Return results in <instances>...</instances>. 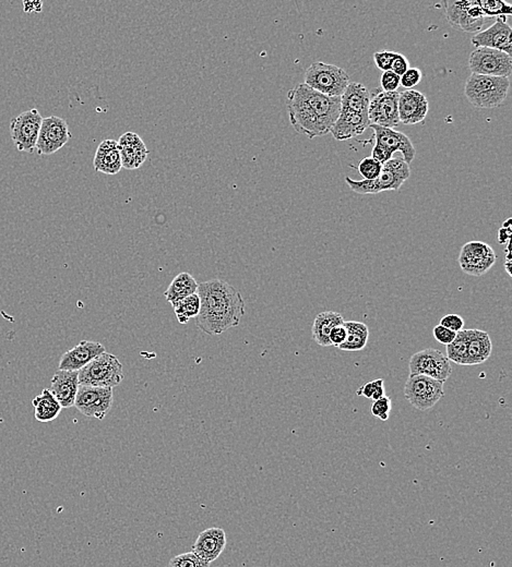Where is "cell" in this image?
Wrapping results in <instances>:
<instances>
[{
  "label": "cell",
  "mask_w": 512,
  "mask_h": 567,
  "mask_svg": "<svg viewBox=\"0 0 512 567\" xmlns=\"http://www.w3.org/2000/svg\"><path fill=\"white\" fill-rule=\"evenodd\" d=\"M70 139L72 133L65 119L57 116L43 118L36 142V152L38 155H52L62 149Z\"/></svg>",
  "instance_id": "obj_14"
},
{
  "label": "cell",
  "mask_w": 512,
  "mask_h": 567,
  "mask_svg": "<svg viewBox=\"0 0 512 567\" xmlns=\"http://www.w3.org/2000/svg\"><path fill=\"white\" fill-rule=\"evenodd\" d=\"M95 172L105 175H116L121 172V159L118 145L115 140H104L99 145L93 162Z\"/></svg>",
  "instance_id": "obj_24"
},
{
  "label": "cell",
  "mask_w": 512,
  "mask_h": 567,
  "mask_svg": "<svg viewBox=\"0 0 512 567\" xmlns=\"http://www.w3.org/2000/svg\"><path fill=\"white\" fill-rule=\"evenodd\" d=\"M119 154H121V166L125 169H137L143 166L149 155L145 142L143 141L137 133H123L118 141Z\"/></svg>",
  "instance_id": "obj_20"
},
{
  "label": "cell",
  "mask_w": 512,
  "mask_h": 567,
  "mask_svg": "<svg viewBox=\"0 0 512 567\" xmlns=\"http://www.w3.org/2000/svg\"><path fill=\"white\" fill-rule=\"evenodd\" d=\"M78 372L58 370L50 381V391L62 408L74 406L79 388Z\"/></svg>",
  "instance_id": "obj_23"
},
{
  "label": "cell",
  "mask_w": 512,
  "mask_h": 567,
  "mask_svg": "<svg viewBox=\"0 0 512 567\" xmlns=\"http://www.w3.org/2000/svg\"><path fill=\"white\" fill-rule=\"evenodd\" d=\"M198 285L195 277L191 276L189 273L183 272L175 276V279L169 284V288L166 289L164 296L166 301L171 303L172 307H175L176 303L185 299L188 296L194 295L197 293Z\"/></svg>",
  "instance_id": "obj_28"
},
{
  "label": "cell",
  "mask_w": 512,
  "mask_h": 567,
  "mask_svg": "<svg viewBox=\"0 0 512 567\" xmlns=\"http://www.w3.org/2000/svg\"><path fill=\"white\" fill-rule=\"evenodd\" d=\"M347 327L344 326V323L340 324V325L335 326L330 332V343H331L332 346H335V348H339L347 339Z\"/></svg>",
  "instance_id": "obj_43"
},
{
  "label": "cell",
  "mask_w": 512,
  "mask_h": 567,
  "mask_svg": "<svg viewBox=\"0 0 512 567\" xmlns=\"http://www.w3.org/2000/svg\"><path fill=\"white\" fill-rule=\"evenodd\" d=\"M469 330L458 332L452 343L447 346V359L460 366H467Z\"/></svg>",
  "instance_id": "obj_31"
},
{
  "label": "cell",
  "mask_w": 512,
  "mask_h": 567,
  "mask_svg": "<svg viewBox=\"0 0 512 567\" xmlns=\"http://www.w3.org/2000/svg\"><path fill=\"white\" fill-rule=\"evenodd\" d=\"M34 417L40 422H50L60 416L62 407L55 398L50 388H44L38 396L33 398Z\"/></svg>",
  "instance_id": "obj_29"
},
{
  "label": "cell",
  "mask_w": 512,
  "mask_h": 567,
  "mask_svg": "<svg viewBox=\"0 0 512 567\" xmlns=\"http://www.w3.org/2000/svg\"><path fill=\"white\" fill-rule=\"evenodd\" d=\"M176 318L181 324H187L190 320L197 318L200 312V298L198 293L188 296L174 307Z\"/></svg>",
  "instance_id": "obj_32"
},
{
  "label": "cell",
  "mask_w": 512,
  "mask_h": 567,
  "mask_svg": "<svg viewBox=\"0 0 512 567\" xmlns=\"http://www.w3.org/2000/svg\"><path fill=\"white\" fill-rule=\"evenodd\" d=\"M496 260L491 246L482 241H469L461 249L459 264L465 274L482 276L495 265Z\"/></svg>",
  "instance_id": "obj_13"
},
{
  "label": "cell",
  "mask_w": 512,
  "mask_h": 567,
  "mask_svg": "<svg viewBox=\"0 0 512 567\" xmlns=\"http://www.w3.org/2000/svg\"><path fill=\"white\" fill-rule=\"evenodd\" d=\"M392 155H394V154H392L389 150L386 149V147L375 143V147L372 149V156H370V157H372V159H376V161L379 162L380 164L384 165V163H386V162L392 159Z\"/></svg>",
  "instance_id": "obj_44"
},
{
  "label": "cell",
  "mask_w": 512,
  "mask_h": 567,
  "mask_svg": "<svg viewBox=\"0 0 512 567\" xmlns=\"http://www.w3.org/2000/svg\"><path fill=\"white\" fill-rule=\"evenodd\" d=\"M411 168L404 159H391L382 165V173L374 180H353L345 178L352 191L358 194H377L384 191H399L410 178Z\"/></svg>",
  "instance_id": "obj_3"
},
{
  "label": "cell",
  "mask_w": 512,
  "mask_h": 567,
  "mask_svg": "<svg viewBox=\"0 0 512 567\" xmlns=\"http://www.w3.org/2000/svg\"><path fill=\"white\" fill-rule=\"evenodd\" d=\"M408 69V60H406V57L404 56V55L398 54V52H396V58H394V62H392V72L396 74V76L401 77L406 74Z\"/></svg>",
  "instance_id": "obj_45"
},
{
  "label": "cell",
  "mask_w": 512,
  "mask_h": 567,
  "mask_svg": "<svg viewBox=\"0 0 512 567\" xmlns=\"http://www.w3.org/2000/svg\"><path fill=\"white\" fill-rule=\"evenodd\" d=\"M369 125L367 113L341 111L330 133L338 141H345L363 135Z\"/></svg>",
  "instance_id": "obj_22"
},
{
  "label": "cell",
  "mask_w": 512,
  "mask_h": 567,
  "mask_svg": "<svg viewBox=\"0 0 512 567\" xmlns=\"http://www.w3.org/2000/svg\"><path fill=\"white\" fill-rule=\"evenodd\" d=\"M343 317L335 311H323L316 317L311 327V336L316 343L323 347L332 346L330 343L329 335L331 330L335 326L344 323Z\"/></svg>",
  "instance_id": "obj_27"
},
{
  "label": "cell",
  "mask_w": 512,
  "mask_h": 567,
  "mask_svg": "<svg viewBox=\"0 0 512 567\" xmlns=\"http://www.w3.org/2000/svg\"><path fill=\"white\" fill-rule=\"evenodd\" d=\"M344 326L347 327V339L338 349L344 350V352L363 350L367 345L368 337H369L368 326L363 322L357 321L344 322Z\"/></svg>",
  "instance_id": "obj_30"
},
{
  "label": "cell",
  "mask_w": 512,
  "mask_h": 567,
  "mask_svg": "<svg viewBox=\"0 0 512 567\" xmlns=\"http://www.w3.org/2000/svg\"><path fill=\"white\" fill-rule=\"evenodd\" d=\"M226 534L224 529L218 527L208 528L200 532L192 552L206 562L212 563L223 553L226 546Z\"/></svg>",
  "instance_id": "obj_21"
},
{
  "label": "cell",
  "mask_w": 512,
  "mask_h": 567,
  "mask_svg": "<svg viewBox=\"0 0 512 567\" xmlns=\"http://www.w3.org/2000/svg\"><path fill=\"white\" fill-rule=\"evenodd\" d=\"M113 403V388L79 386L74 406L88 418L103 420L112 409Z\"/></svg>",
  "instance_id": "obj_10"
},
{
  "label": "cell",
  "mask_w": 512,
  "mask_h": 567,
  "mask_svg": "<svg viewBox=\"0 0 512 567\" xmlns=\"http://www.w3.org/2000/svg\"><path fill=\"white\" fill-rule=\"evenodd\" d=\"M396 52H390V50H382V52H376L374 54V60H375L376 66L380 70L389 71L391 70L392 62L396 58Z\"/></svg>",
  "instance_id": "obj_40"
},
{
  "label": "cell",
  "mask_w": 512,
  "mask_h": 567,
  "mask_svg": "<svg viewBox=\"0 0 512 567\" xmlns=\"http://www.w3.org/2000/svg\"><path fill=\"white\" fill-rule=\"evenodd\" d=\"M399 92L386 93L377 91L370 95L368 119L370 125L394 129L400 123L399 118Z\"/></svg>",
  "instance_id": "obj_15"
},
{
  "label": "cell",
  "mask_w": 512,
  "mask_h": 567,
  "mask_svg": "<svg viewBox=\"0 0 512 567\" xmlns=\"http://www.w3.org/2000/svg\"><path fill=\"white\" fill-rule=\"evenodd\" d=\"M410 376L423 374L434 380L446 382L451 376L452 368L446 354L433 348L421 350L410 359Z\"/></svg>",
  "instance_id": "obj_12"
},
{
  "label": "cell",
  "mask_w": 512,
  "mask_h": 567,
  "mask_svg": "<svg viewBox=\"0 0 512 567\" xmlns=\"http://www.w3.org/2000/svg\"><path fill=\"white\" fill-rule=\"evenodd\" d=\"M439 325L444 326L446 329L458 333V332L462 331L463 327H464V320L458 315H447L441 318Z\"/></svg>",
  "instance_id": "obj_41"
},
{
  "label": "cell",
  "mask_w": 512,
  "mask_h": 567,
  "mask_svg": "<svg viewBox=\"0 0 512 567\" xmlns=\"http://www.w3.org/2000/svg\"><path fill=\"white\" fill-rule=\"evenodd\" d=\"M384 393H386V390H384V381L382 378H377V380L365 383L356 391L357 396H364L366 398L374 400H379L382 397L386 396Z\"/></svg>",
  "instance_id": "obj_35"
},
{
  "label": "cell",
  "mask_w": 512,
  "mask_h": 567,
  "mask_svg": "<svg viewBox=\"0 0 512 567\" xmlns=\"http://www.w3.org/2000/svg\"><path fill=\"white\" fill-rule=\"evenodd\" d=\"M105 352L106 350L102 344L92 340H82L80 344L62 354L58 368L62 371H80L83 366H86L89 362Z\"/></svg>",
  "instance_id": "obj_18"
},
{
  "label": "cell",
  "mask_w": 512,
  "mask_h": 567,
  "mask_svg": "<svg viewBox=\"0 0 512 567\" xmlns=\"http://www.w3.org/2000/svg\"><path fill=\"white\" fill-rule=\"evenodd\" d=\"M380 85L384 92H396L400 86V77L396 76L391 70L384 71L380 76Z\"/></svg>",
  "instance_id": "obj_39"
},
{
  "label": "cell",
  "mask_w": 512,
  "mask_h": 567,
  "mask_svg": "<svg viewBox=\"0 0 512 567\" xmlns=\"http://www.w3.org/2000/svg\"><path fill=\"white\" fill-rule=\"evenodd\" d=\"M43 117L36 108L29 109L10 121V135L18 151L33 153Z\"/></svg>",
  "instance_id": "obj_11"
},
{
  "label": "cell",
  "mask_w": 512,
  "mask_h": 567,
  "mask_svg": "<svg viewBox=\"0 0 512 567\" xmlns=\"http://www.w3.org/2000/svg\"><path fill=\"white\" fill-rule=\"evenodd\" d=\"M493 344L489 333L481 330H469L467 366L484 364L491 357Z\"/></svg>",
  "instance_id": "obj_25"
},
{
  "label": "cell",
  "mask_w": 512,
  "mask_h": 567,
  "mask_svg": "<svg viewBox=\"0 0 512 567\" xmlns=\"http://www.w3.org/2000/svg\"><path fill=\"white\" fill-rule=\"evenodd\" d=\"M304 83L321 94L341 97L351 81L344 69L335 64L316 62L307 68Z\"/></svg>",
  "instance_id": "obj_6"
},
{
  "label": "cell",
  "mask_w": 512,
  "mask_h": 567,
  "mask_svg": "<svg viewBox=\"0 0 512 567\" xmlns=\"http://www.w3.org/2000/svg\"><path fill=\"white\" fill-rule=\"evenodd\" d=\"M382 169V164L372 157H364L358 164V172L363 176L365 180H374L380 175Z\"/></svg>",
  "instance_id": "obj_36"
},
{
  "label": "cell",
  "mask_w": 512,
  "mask_h": 567,
  "mask_svg": "<svg viewBox=\"0 0 512 567\" xmlns=\"http://www.w3.org/2000/svg\"><path fill=\"white\" fill-rule=\"evenodd\" d=\"M80 386L114 388L123 380V364L118 358L103 352L78 371Z\"/></svg>",
  "instance_id": "obj_5"
},
{
  "label": "cell",
  "mask_w": 512,
  "mask_h": 567,
  "mask_svg": "<svg viewBox=\"0 0 512 567\" xmlns=\"http://www.w3.org/2000/svg\"><path fill=\"white\" fill-rule=\"evenodd\" d=\"M509 88V78L472 74L465 82L464 94L475 108H497L505 103Z\"/></svg>",
  "instance_id": "obj_2"
},
{
  "label": "cell",
  "mask_w": 512,
  "mask_h": 567,
  "mask_svg": "<svg viewBox=\"0 0 512 567\" xmlns=\"http://www.w3.org/2000/svg\"><path fill=\"white\" fill-rule=\"evenodd\" d=\"M505 18H497L493 26L475 34L471 40L473 45L477 48L485 47L499 50L511 56L512 30Z\"/></svg>",
  "instance_id": "obj_16"
},
{
  "label": "cell",
  "mask_w": 512,
  "mask_h": 567,
  "mask_svg": "<svg viewBox=\"0 0 512 567\" xmlns=\"http://www.w3.org/2000/svg\"><path fill=\"white\" fill-rule=\"evenodd\" d=\"M447 21L452 28L465 33H479L486 22L479 1L458 0L445 1Z\"/></svg>",
  "instance_id": "obj_9"
},
{
  "label": "cell",
  "mask_w": 512,
  "mask_h": 567,
  "mask_svg": "<svg viewBox=\"0 0 512 567\" xmlns=\"http://www.w3.org/2000/svg\"><path fill=\"white\" fill-rule=\"evenodd\" d=\"M484 17H508L512 14V6L499 0H482L479 1Z\"/></svg>",
  "instance_id": "obj_33"
},
{
  "label": "cell",
  "mask_w": 512,
  "mask_h": 567,
  "mask_svg": "<svg viewBox=\"0 0 512 567\" xmlns=\"http://www.w3.org/2000/svg\"><path fill=\"white\" fill-rule=\"evenodd\" d=\"M444 384L423 374L410 376L404 386V397L414 408L428 410L444 397Z\"/></svg>",
  "instance_id": "obj_7"
},
{
  "label": "cell",
  "mask_w": 512,
  "mask_h": 567,
  "mask_svg": "<svg viewBox=\"0 0 512 567\" xmlns=\"http://www.w3.org/2000/svg\"><path fill=\"white\" fill-rule=\"evenodd\" d=\"M433 335L436 338L438 343L448 346L449 344L452 343L453 339H455V336H457V333L446 329L444 326L437 325L435 326L434 330H433Z\"/></svg>",
  "instance_id": "obj_42"
},
{
  "label": "cell",
  "mask_w": 512,
  "mask_h": 567,
  "mask_svg": "<svg viewBox=\"0 0 512 567\" xmlns=\"http://www.w3.org/2000/svg\"><path fill=\"white\" fill-rule=\"evenodd\" d=\"M200 312L196 325L206 335L216 336L240 325L246 312L240 291L222 279H210L198 285Z\"/></svg>",
  "instance_id": "obj_1"
},
{
  "label": "cell",
  "mask_w": 512,
  "mask_h": 567,
  "mask_svg": "<svg viewBox=\"0 0 512 567\" xmlns=\"http://www.w3.org/2000/svg\"><path fill=\"white\" fill-rule=\"evenodd\" d=\"M399 118L404 125H418L426 118L430 104L420 91L406 90L399 95Z\"/></svg>",
  "instance_id": "obj_17"
},
{
  "label": "cell",
  "mask_w": 512,
  "mask_h": 567,
  "mask_svg": "<svg viewBox=\"0 0 512 567\" xmlns=\"http://www.w3.org/2000/svg\"><path fill=\"white\" fill-rule=\"evenodd\" d=\"M390 411H391V400L388 396L374 400L370 407V412L372 416L377 417L382 421H386L389 419Z\"/></svg>",
  "instance_id": "obj_37"
},
{
  "label": "cell",
  "mask_w": 512,
  "mask_h": 567,
  "mask_svg": "<svg viewBox=\"0 0 512 567\" xmlns=\"http://www.w3.org/2000/svg\"><path fill=\"white\" fill-rule=\"evenodd\" d=\"M211 563L202 560L196 553L187 552L174 556L169 563V567H210Z\"/></svg>",
  "instance_id": "obj_34"
},
{
  "label": "cell",
  "mask_w": 512,
  "mask_h": 567,
  "mask_svg": "<svg viewBox=\"0 0 512 567\" xmlns=\"http://www.w3.org/2000/svg\"><path fill=\"white\" fill-rule=\"evenodd\" d=\"M286 108L291 125L299 135L313 139L330 133L329 129L323 125L321 119L307 102L301 84H297L295 88L289 91Z\"/></svg>",
  "instance_id": "obj_4"
},
{
  "label": "cell",
  "mask_w": 512,
  "mask_h": 567,
  "mask_svg": "<svg viewBox=\"0 0 512 567\" xmlns=\"http://www.w3.org/2000/svg\"><path fill=\"white\" fill-rule=\"evenodd\" d=\"M469 68L473 74L509 78L512 74V58L499 50L477 47L469 55Z\"/></svg>",
  "instance_id": "obj_8"
},
{
  "label": "cell",
  "mask_w": 512,
  "mask_h": 567,
  "mask_svg": "<svg viewBox=\"0 0 512 567\" xmlns=\"http://www.w3.org/2000/svg\"><path fill=\"white\" fill-rule=\"evenodd\" d=\"M370 93L365 85L351 82L341 96V111L367 113Z\"/></svg>",
  "instance_id": "obj_26"
},
{
  "label": "cell",
  "mask_w": 512,
  "mask_h": 567,
  "mask_svg": "<svg viewBox=\"0 0 512 567\" xmlns=\"http://www.w3.org/2000/svg\"><path fill=\"white\" fill-rule=\"evenodd\" d=\"M372 131L375 133L376 143L384 145L392 154L401 152L404 155V162L410 165L416 155V150L408 135L399 133L394 129L379 127V125H370Z\"/></svg>",
  "instance_id": "obj_19"
},
{
  "label": "cell",
  "mask_w": 512,
  "mask_h": 567,
  "mask_svg": "<svg viewBox=\"0 0 512 567\" xmlns=\"http://www.w3.org/2000/svg\"><path fill=\"white\" fill-rule=\"evenodd\" d=\"M422 71L418 68H408L404 76L400 77V85H402L406 90H413L418 83L422 81Z\"/></svg>",
  "instance_id": "obj_38"
}]
</instances>
